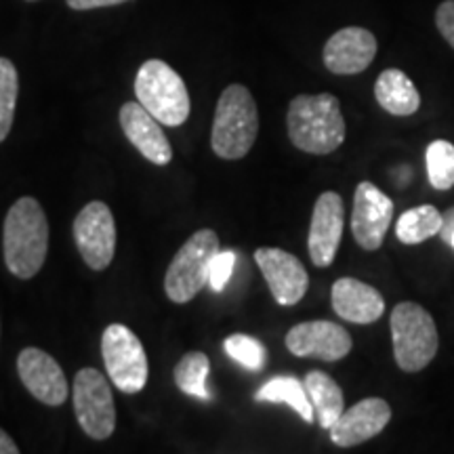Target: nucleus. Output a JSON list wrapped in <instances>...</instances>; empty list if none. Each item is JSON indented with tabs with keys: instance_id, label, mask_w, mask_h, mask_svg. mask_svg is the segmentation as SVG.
Wrapping results in <instances>:
<instances>
[{
	"instance_id": "1",
	"label": "nucleus",
	"mask_w": 454,
	"mask_h": 454,
	"mask_svg": "<svg viewBox=\"0 0 454 454\" xmlns=\"http://www.w3.org/2000/svg\"><path fill=\"white\" fill-rule=\"evenodd\" d=\"M47 251L49 221L41 202L32 196L20 198L4 217V265L20 280H30L43 270Z\"/></svg>"
},
{
	"instance_id": "2",
	"label": "nucleus",
	"mask_w": 454,
	"mask_h": 454,
	"mask_svg": "<svg viewBox=\"0 0 454 454\" xmlns=\"http://www.w3.org/2000/svg\"><path fill=\"white\" fill-rule=\"evenodd\" d=\"M286 127L293 145L314 156L333 154L348 133L339 99L331 93L297 95L288 106Z\"/></svg>"
},
{
	"instance_id": "3",
	"label": "nucleus",
	"mask_w": 454,
	"mask_h": 454,
	"mask_svg": "<svg viewBox=\"0 0 454 454\" xmlns=\"http://www.w3.org/2000/svg\"><path fill=\"white\" fill-rule=\"evenodd\" d=\"M259 133V110L251 90L230 84L217 101L211 145L223 160H240L253 150Z\"/></svg>"
},
{
	"instance_id": "4",
	"label": "nucleus",
	"mask_w": 454,
	"mask_h": 454,
	"mask_svg": "<svg viewBox=\"0 0 454 454\" xmlns=\"http://www.w3.org/2000/svg\"><path fill=\"white\" fill-rule=\"evenodd\" d=\"M395 364L404 372H421L438 354V328L419 303H397L389 317Z\"/></svg>"
},
{
	"instance_id": "5",
	"label": "nucleus",
	"mask_w": 454,
	"mask_h": 454,
	"mask_svg": "<svg viewBox=\"0 0 454 454\" xmlns=\"http://www.w3.org/2000/svg\"><path fill=\"white\" fill-rule=\"evenodd\" d=\"M135 95L164 127H181L190 118L192 101L184 78L162 59H150L139 67Z\"/></svg>"
},
{
	"instance_id": "6",
	"label": "nucleus",
	"mask_w": 454,
	"mask_h": 454,
	"mask_svg": "<svg viewBox=\"0 0 454 454\" xmlns=\"http://www.w3.org/2000/svg\"><path fill=\"white\" fill-rule=\"evenodd\" d=\"M221 251L219 236L200 230L179 248L164 276V291L173 303H187L208 284L213 257Z\"/></svg>"
},
{
	"instance_id": "7",
	"label": "nucleus",
	"mask_w": 454,
	"mask_h": 454,
	"mask_svg": "<svg viewBox=\"0 0 454 454\" xmlns=\"http://www.w3.org/2000/svg\"><path fill=\"white\" fill-rule=\"evenodd\" d=\"M101 356L112 383L122 394H139L147 383V356L137 334L124 325H110L101 337Z\"/></svg>"
},
{
	"instance_id": "8",
	"label": "nucleus",
	"mask_w": 454,
	"mask_h": 454,
	"mask_svg": "<svg viewBox=\"0 0 454 454\" xmlns=\"http://www.w3.org/2000/svg\"><path fill=\"white\" fill-rule=\"evenodd\" d=\"M74 412L84 434L107 440L116 427V408L107 379L98 368H82L74 377Z\"/></svg>"
},
{
	"instance_id": "9",
	"label": "nucleus",
	"mask_w": 454,
	"mask_h": 454,
	"mask_svg": "<svg viewBox=\"0 0 454 454\" xmlns=\"http://www.w3.org/2000/svg\"><path fill=\"white\" fill-rule=\"evenodd\" d=\"M74 240L84 263L90 270L104 271L116 253V223L106 202H89L74 219Z\"/></svg>"
},
{
	"instance_id": "10",
	"label": "nucleus",
	"mask_w": 454,
	"mask_h": 454,
	"mask_svg": "<svg viewBox=\"0 0 454 454\" xmlns=\"http://www.w3.org/2000/svg\"><path fill=\"white\" fill-rule=\"evenodd\" d=\"M394 219V202L371 181H362L354 194V213H351V234L364 251L381 248Z\"/></svg>"
},
{
	"instance_id": "11",
	"label": "nucleus",
	"mask_w": 454,
	"mask_h": 454,
	"mask_svg": "<svg viewBox=\"0 0 454 454\" xmlns=\"http://www.w3.org/2000/svg\"><path fill=\"white\" fill-rule=\"evenodd\" d=\"M254 261L278 303L284 308H293L305 297L309 288V276L294 254L282 248L263 247L254 251Z\"/></svg>"
},
{
	"instance_id": "12",
	"label": "nucleus",
	"mask_w": 454,
	"mask_h": 454,
	"mask_svg": "<svg viewBox=\"0 0 454 454\" xmlns=\"http://www.w3.org/2000/svg\"><path fill=\"white\" fill-rule=\"evenodd\" d=\"M286 348L297 357H316L322 362H339L354 348L348 328L328 320H311L293 326L286 334Z\"/></svg>"
},
{
	"instance_id": "13",
	"label": "nucleus",
	"mask_w": 454,
	"mask_h": 454,
	"mask_svg": "<svg viewBox=\"0 0 454 454\" xmlns=\"http://www.w3.org/2000/svg\"><path fill=\"white\" fill-rule=\"evenodd\" d=\"M345 227V202L337 192H325L311 215L308 248L316 268H328L337 257Z\"/></svg>"
},
{
	"instance_id": "14",
	"label": "nucleus",
	"mask_w": 454,
	"mask_h": 454,
	"mask_svg": "<svg viewBox=\"0 0 454 454\" xmlns=\"http://www.w3.org/2000/svg\"><path fill=\"white\" fill-rule=\"evenodd\" d=\"M17 372L21 383L38 402L47 406H61L67 400L70 387L55 357L38 348L21 349L17 357Z\"/></svg>"
},
{
	"instance_id": "15",
	"label": "nucleus",
	"mask_w": 454,
	"mask_h": 454,
	"mask_svg": "<svg viewBox=\"0 0 454 454\" xmlns=\"http://www.w3.org/2000/svg\"><path fill=\"white\" fill-rule=\"evenodd\" d=\"M391 421V406L383 397H366L337 419L331 429V440L339 448L360 446L372 440Z\"/></svg>"
},
{
	"instance_id": "16",
	"label": "nucleus",
	"mask_w": 454,
	"mask_h": 454,
	"mask_svg": "<svg viewBox=\"0 0 454 454\" xmlns=\"http://www.w3.org/2000/svg\"><path fill=\"white\" fill-rule=\"evenodd\" d=\"M377 55V38L366 27L349 26L333 34L325 44V66L339 76L364 72Z\"/></svg>"
},
{
	"instance_id": "17",
	"label": "nucleus",
	"mask_w": 454,
	"mask_h": 454,
	"mask_svg": "<svg viewBox=\"0 0 454 454\" xmlns=\"http://www.w3.org/2000/svg\"><path fill=\"white\" fill-rule=\"evenodd\" d=\"M121 127L127 139L139 150V154L152 164L164 167L173 160V147L158 122L144 106L129 101L121 107Z\"/></svg>"
},
{
	"instance_id": "18",
	"label": "nucleus",
	"mask_w": 454,
	"mask_h": 454,
	"mask_svg": "<svg viewBox=\"0 0 454 454\" xmlns=\"http://www.w3.org/2000/svg\"><path fill=\"white\" fill-rule=\"evenodd\" d=\"M333 309L351 325H372L385 314V299L371 284L339 278L333 284Z\"/></svg>"
},
{
	"instance_id": "19",
	"label": "nucleus",
	"mask_w": 454,
	"mask_h": 454,
	"mask_svg": "<svg viewBox=\"0 0 454 454\" xmlns=\"http://www.w3.org/2000/svg\"><path fill=\"white\" fill-rule=\"evenodd\" d=\"M374 98L385 112L394 116H412L421 107V95L414 82L402 70L389 67L379 74L374 82Z\"/></svg>"
},
{
	"instance_id": "20",
	"label": "nucleus",
	"mask_w": 454,
	"mask_h": 454,
	"mask_svg": "<svg viewBox=\"0 0 454 454\" xmlns=\"http://www.w3.org/2000/svg\"><path fill=\"white\" fill-rule=\"evenodd\" d=\"M303 385L308 389V395L311 400V406H314V414L320 427L331 429L345 411L343 389L339 387V383L334 381L331 374L322 371H311L305 374Z\"/></svg>"
},
{
	"instance_id": "21",
	"label": "nucleus",
	"mask_w": 454,
	"mask_h": 454,
	"mask_svg": "<svg viewBox=\"0 0 454 454\" xmlns=\"http://www.w3.org/2000/svg\"><path fill=\"white\" fill-rule=\"evenodd\" d=\"M257 402H276V404H288L305 423H314V406L305 389L303 381L294 377H274L263 385L254 395Z\"/></svg>"
},
{
	"instance_id": "22",
	"label": "nucleus",
	"mask_w": 454,
	"mask_h": 454,
	"mask_svg": "<svg viewBox=\"0 0 454 454\" xmlns=\"http://www.w3.org/2000/svg\"><path fill=\"white\" fill-rule=\"evenodd\" d=\"M442 230V213L431 204H423V207L408 208L402 213V217L395 223V236L402 244L414 247L421 244L429 238L440 236Z\"/></svg>"
},
{
	"instance_id": "23",
	"label": "nucleus",
	"mask_w": 454,
	"mask_h": 454,
	"mask_svg": "<svg viewBox=\"0 0 454 454\" xmlns=\"http://www.w3.org/2000/svg\"><path fill=\"white\" fill-rule=\"evenodd\" d=\"M208 372H211V362L202 351H190L175 366V383L184 394L198 397V400H208Z\"/></svg>"
},
{
	"instance_id": "24",
	"label": "nucleus",
	"mask_w": 454,
	"mask_h": 454,
	"mask_svg": "<svg viewBox=\"0 0 454 454\" xmlns=\"http://www.w3.org/2000/svg\"><path fill=\"white\" fill-rule=\"evenodd\" d=\"M427 177L438 192L452 190L454 185V145L446 139H435L427 145Z\"/></svg>"
},
{
	"instance_id": "25",
	"label": "nucleus",
	"mask_w": 454,
	"mask_h": 454,
	"mask_svg": "<svg viewBox=\"0 0 454 454\" xmlns=\"http://www.w3.org/2000/svg\"><path fill=\"white\" fill-rule=\"evenodd\" d=\"M17 95H20L17 67L7 57H0V144L9 137L13 127Z\"/></svg>"
},
{
	"instance_id": "26",
	"label": "nucleus",
	"mask_w": 454,
	"mask_h": 454,
	"mask_svg": "<svg viewBox=\"0 0 454 454\" xmlns=\"http://www.w3.org/2000/svg\"><path fill=\"white\" fill-rule=\"evenodd\" d=\"M225 351L231 360H236L238 364L248 368V371H261L268 362V351H265L263 343L257 340L251 334H231L225 339Z\"/></svg>"
},
{
	"instance_id": "27",
	"label": "nucleus",
	"mask_w": 454,
	"mask_h": 454,
	"mask_svg": "<svg viewBox=\"0 0 454 454\" xmlns=\"http://www.w3.org/2000/svg\"><path fill=\"white\" fill-rule=\"evenodd\" d=\"M236 268V253L234 251H219L213 257L211 274H208V286L215 293H223L225 286L230 284V278Z\"/></svg>"
},
{
	"instance_id": "28",
	"label": "nucleus",
	"mask_w": 454,
	"mask_h": 454,
	"mask_svg": "<svg viewBox=\"0 0 454 454\" xmlns=\"http://www.w3.org/2000/svg\"><path fill=\"white\" fill-rule=\"evenodd\" d=\"M435 26L446 43L454 49V0H444L435 11Z\"/></svg>"
},
{
	"instance_id": "29",
	"label": "nucleus",
	"mask_w": 454,
	"mask_h": 454,
	"mask_svg": "<svg viewBox=\"0 0 454 454\" xmlns=\"http://www.w3.org/2000/svg\"><path fill=\"white\" fill-rule=\"evenodd\" d=\"M67 7L74 11H90V9H104V7H116V4H124L129 0H66Z\"/></svg>"
},
{
	"instance_id": "30",
	"label": "nucleus",
	"mask_w": 454,
	"mask_h": 454,
	"mask_svg": "<svg viewBox=\"0 0 454 454\" xmlns=\"http://www.w3.org/2000/svg\"><path fill=\"white\" fill-rule=\"evenodd\" d=\"M454 231V207L448 208L446 213H442V230H440V238L446 244L450 242V236Z\"/></svg>"
},
{
	"instance_id": "31",
	"label": "nucleus",
	"mask_w": 454,
	"mask_h": 454,
	"mask_svg": "<svg viewBox=\"0 0 454 454\" xmlns=\"http://www.w3.org/2000/svg\"><path fill=\"white\" fill-rule=\"evenodd\" d=\"M20 452V448L13 440H11V435L7 434L4 429H0V454H17Z\"/></svg>"
},
{
	"instance_id": "32",
	"label": "nucleus",
	"mask_w": 454,
	"mask_h": 454,
	"mask_svg": "<svg viewBox=\"0 0 454 454\" xmlns=\"http://www.w3.org/2000/svg\"><path fill=\"white\" fill-rule=\"evenodd\" d=\"M452 247V251H454V231H452V236H450V242H448Z\"/></svg>"
},
{
	"instance_id": "33",
	"label": "nucleus",
	"mask_w": 454,
	"mask_h": 454,
	"mask_svg": "<svg viewBox=\"0 0 454 454\" xmlns=\"http://www.w3.org/2000/svg\"><path fill=\"white\" fill-rule=\"evenodd\" d=\"M26 3H38V0H26Z\"/></svg>"
}]
</instances>
